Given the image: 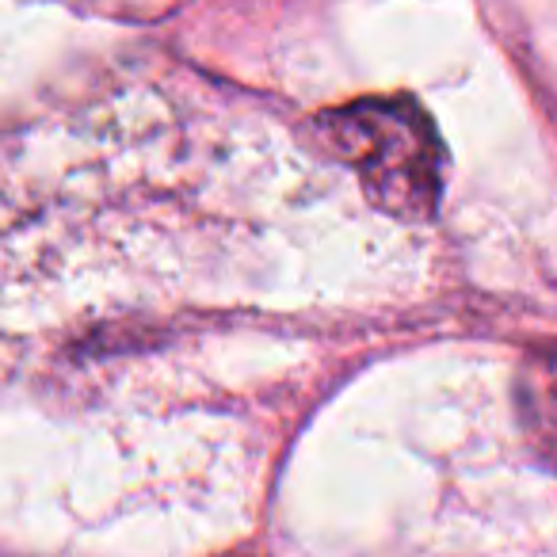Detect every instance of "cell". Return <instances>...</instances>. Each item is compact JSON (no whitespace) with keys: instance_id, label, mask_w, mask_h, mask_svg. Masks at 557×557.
<instances>
[{"instance_id":"obj_1","label":"cell","mask_w":557,"mask_h":557,"mask_svg":"<svg viewBox=\"0 0 557 557\" xmlns=\"http://www.w3.org/2000/svg\"><path fill=\"white\" fill-rule=\"evenodd\" d=\"M313 134L321 146L359 172L367 199L397 218H432L443 195L447 153L412 96H367L321 111Z\"/></svg>"}]
</instances>
